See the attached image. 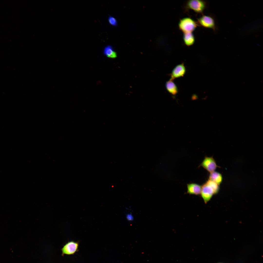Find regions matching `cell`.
Listing matches in <instances>:
<instances>
[{
	"mask_svg": "<svg viewBox=\"0 0 263 263\" xmlns=\"http://www.w3.org/2000/svg\"><path fill=\"white\" fill-rule=\"evenodd\" d=\"M201 186L200 195L206 204L211 200L213 195L218 193L220 189L219 185L209 179Z\"/></svg>",
	"mask_w": 263,
	"mask_h": 263,
	"instance_id": "obj_1",
	"label": "cell"
},
{
	"mask_svg": "<svg viewBox=\"0 0 263 263\" xmlns=\"http://www.w3.org/2000/svg\"><path fill=\"white\" fill-rule=\"evenodd\" d=\"M197 20V22L198 26L211 29L215 33L218 31V23L214 16L211 15L202 14Z\"/></svg>",
	"mask_w": 263,
	"mask_h": 263,
	"instance_id": "obj_2",
	"label": "cell"
},
{
	"mask_svg": "<svg viewBox=\"0 0 263 263\" xmlns=\"http://www.w3.org/2000/svg\"><path fill=\"white\" fill-rule=\"evenodd\" d=\"M207 7V3L205 1L190 0L186 2L184 8L186 11L192 10L197 14H201L202 15Z\"/></svg>",
	"mask_w": 263,
	"mask_h": 263,
	"instance_id": "obj_3",
	"label": "cell"
},
{
	"mask_svg": "<svg viewBox=\"0 0 263 263\" xmlns=\"http://www.w3.org/2000/svg\"><path fill=\"white\" fill-rule=\"evenodd\" d=\"M178 26L179 29L183 33L192 32L198 26L197 21L189 17H185L180 19Z\"/></svg>",
	"mask_w": 263,
	"mask_h": 263,
	"instance_id": "obj_4",
	"label": "cell"
},
{
	"mask_svg": "<svg viewBox=\"0 0 263 263\" xmlns=\"http://www.w3.org/2000/svg\"><path fill=\"white\" fill-rule=\"evenodd\" d=\"M79 243L71 241L68 242L61 249L62 255H70L74 254L78 251Z\"/></svg>",
	"mask_w": 263,
	"mask_h": 263,
	"instance_id": "obj_5",
	"label": "cell"
},
{
	"mask_svg": "<svg viewBox=\"0 0 263 263\" xmlns=\"http://www.w3.org/2000/svg\"><path fill=\"white\" fill-rule=\"evenodd\" d=\"M202 167L209 172L214 171L217 168L220 167L217 165L216 161L213 157H205L199 167Z\"/></svg>",
	"mask_w": 263,
	"mask_h": 263,
	"instance_id": "obj_6",
	"label": "cell"
},
{
	"mask_svg": "<svg viewBox=\"0 0 263 263\" xmlns=\"http://www.w3.org/2000/svg\"><path fill=\"white\" fill-rule=\"evenodd\" d=\"M186 72V69L183 63L178 64L174 67L172 71L170 79L173 80L175 78L183 77Z\"/></svg>",
	"mask_w": 263,
	"mask_h": 263,
	"instance_id": "obj_7",
	"label": "cell"
},
{
	"mask_svg": "<svg viewBox=\"0 0 263 263\" xmlns=\"http://www.w3.org/2000/svg\"><path fill=\"white\" fill-rule=\"evenodd\" d=\"M187 193L190 195L199 196L200 195L201 186L197 183H192L187 184Z\"/></svg>",
	"mask_w": 263,
	"mask_h": 263,
	"instance_id": "obj_8",
	"label": "cell"
},
{
	"mask_svg": "<svg viewBox=\"0 0 263 263\" xmlns=\"http://www.w3.org/2000/svg\"><path fill=\"white\" fill-rule=\"evenodd\" d=\"M183 39L184 43L188 47L193 45L195 41V37L192 32L183 33Z\"/></svg>",
	"mask_w": 263,
	"mask_h": 263,
	"instance_id": "obj_9",
	"label": "cell"
},
{
	"mask_svg": "<svg viewBox=\"0 0 263 263\" xmlns=\"http://www.w3.org/2000/svg\"><path fill=\"white\" fill-rule=\"evenodd\" d=\"M165 86L167 91L171 94L175 95L178 93V89L173 80L170 79L166 82Z\"/></svg>",
	"mask_w": 263,
	"mask_h": 263,
	"instance_id": "obj_10",
	"label": "cell"
},
{
	"mask_svg": "<svg viewBox=\"0 0 263 263\" xmlns=\"http://www.w3.org/2000/svg\"><path fill=\"white\" fill-rule=\"evenodd\" d=\"M209 179L220 185L222 183L223 178L222 175L220 173L214 171L210 173Z\"/></svg>",
	"mask_w": 263,
	"mask_h": 263,
	"instance_id": "obj_11",
	"label": "cell"
},
{
	"mask_svg": "<svg viewBox=\"0 0 263 263\" xmlns=\"http://www.w3.org/2000/svg\"><path fill=\"white\" fill-rule=\"evenodd\" d=\"M103 54L107 57L111 58H114L117 56L116 53L111 46H106L103 50Z\"/></svg>",
	"mask_w": 263,
	"mask_h": 263,
	"instance_id": "obj_12",
	"label": "cell"
},
{
	"mask_svg": "<svg viewBox=\"0 0 263 263\" xmlns=\"http://www.w3.org/2000/svg\"><path fill=\"white\" fill-rule=\"evenodd\" d=\"M108 20L109 23L111 25L113 26H115L117 25V21L116 19L113 17H109L108 18Z\"/></svg>",
	"mask_w": 263,
	"mask_h": 263,
	"instance_id": "obj_13",
	"label": "cell"
},
{
	"mask_svg": "<svg viewBox=\"0 0 263 263\" xmlns=\"http://www.w3.org/2000/svg\"><path fill=\"white\" fill-rule=\"evenodd\" d=\"M126 217L127 220L129 221H132L134 219V217L132 214L131 213H128L126 214Z\"/></svg>",
	"mask_w": 263,
	"mask_h": 263,
	"instance_id": "obj_14",
	"label": "cell"
},
{
	"mask_svg": "<svg viewBox=\"0 0 263 263\" xmlns=\"http://www.w3.org/2000/svg\"><path fill=\"white\" fill-rule=\"evenodd\" d=\"M223 263L220 262V263Z\"/></svg>",
	"mask_w": 263,
	"mask_h": 263,
	"instance_id": "obj_15",
	"label": "cell"
}]
</instances>
